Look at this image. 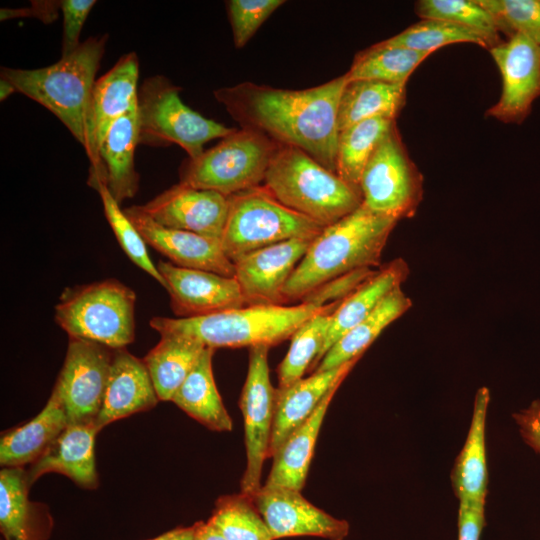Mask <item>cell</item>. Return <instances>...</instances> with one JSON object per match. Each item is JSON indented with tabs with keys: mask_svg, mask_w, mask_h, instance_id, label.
<instances>
[{
	"mask_svg": "<svg viewBox=\"0 0 540 540\" xmlns=\"http://www.w3.org/2000/svg\"><path fill=\"white\" fill-rule=\"evenodd\" d=\"M363 205L397 221L415 216L424 195V177L412 161L397 124L381 139L362 173Z\"/></svg>",
	"mask_w": 540,
	"mask_h": 540,
	"instance_id": "10",
	"label": "cell"
},
{
	"mask_svg": "<svg viewBox=\"0 0 540 540\" xmlns=\"http://www.w3.org/2000/svg\"><path fill=\"white\" fill-rule=\"evenodd\" d=\"M485 525V504L459 502L458 540H480Z\"/></svg>",
	"mask_w": 540,
	"mask_h": 540,
	"instance_id": "46",
	"label": "cell"
},
{
	"mask_svg": "<svg viewBox=\"0 0 540 540\" xmlns=\"http://www.w3.org/2000/svg\"><path fill=\"white\" fill-rule=\"evenodd\" d=\"M340 302L328 304L293 334L289 350L277 368L279 388L293 384L309 371L321 351L331 315Z\"/></svg>",
	"mask_w": 540,
	"mask_h": 540,
	"instance_id": "35",
	"label": "cell"
},
{
	"mask_svg": "<svg viewBox=\"0 0 540 540\" xmlns=\"http://www.w3.org/2000/svg\"><path fill=\"white\" fill-rule=\"evenodd\" d=\"M195 529L196 524L190 527H177L149 540H192Z\"/></svg>",
	"mask_w": 540,
	"mask_h": 540,
	"instance_id": "48",
	"label": "cell"
},
{
	"mask_svg": "<svg viewBox=\"0 0 540 540\" xmlns=\"http://www.w3.org/2000/svg\"><path fill=\"white\" fill-rule=\"evenodd\" d=\"M312 240L291 239L240 257L234 262L246 306L286 305L283 289Z\"/></svg>",
	"mask_w": 540,
	"mask_h": 540,
	"instance_id": "16",
	"label": "cell"
},
{
	"mask_svg": "<svg viewBox=\"0 0 540 540\" xmlns=\"http://www.w3.org/2000/svg\"><path fill=\"white\" fill-rule=\"evenodd\" d=\"M108 38L107 34L91 36L49 66L1 67L0 77L54 114L82 145L85 113Z\"/></svg>",
	"mask_w": 540,
	"mask_h": 540,
	"instance_id": "3",
	"label": "cell"
},
{
	"mask_svg": "<svg viewBox=\"0 0 540 540\" xmlns=\"http://www.w3.org/2000/svg\"><path fill=\"white\" fill-rule=\"evenodd\" d=\"M411 306V298L401 287L390 292L367 317L347 331L326 352L314 372L338 368L360 358L381 332Z\"/></svg>",
	"mask_w": 540,
	"mask_h": 540,
	"instance_id": "29",
	"label": "cell"
},
{
	"mask_svg": "<svg viewBox=\"0 0 540 540\" xmlns=\"http://www.w3.org/2000/svg\"><path fill=\"white\" fill-rule=\"evenodd\" d=\"M278 146L255 131L235 129L200 156L187 157L179 182L227 197L260 186Z\"/></svg>",
	"mask_w": 540,
	"mask_h": 540,
	"instance_id": "9",
	"label": "cell"
},
{
	"mask_svg": "<svg viewBox=\"0 0 540 540\" xmlns=\"http://www.w3.org/2000/svg\"><path fill=\"white\" fill-rule=\"evenodd\" d=\"M269 348L265 345L250 348L248 372L239 401L247 459L241 493L252 498L262 488V468L269 457L274 421L276 389L270 380Z\"/></svg>",
	"mask_w": 540,
	"mask_h": 540,
	"instance_id": "11",
	"label": "cell"
},
{
	"mask_svg": "<svg viewBox=\"0 0 540 540\" xmlns=\"http://www.w3.org/2000/svg\"><path fill=\"white\" fill-rule=\"evenodd\" d=\"M489 52L500 71L502 91L485 115L505 124H522L540 97V45L516 34Z\"/></svg>",
	"mask_w": 540,
	"mask_h": 540,
	"instance_id": "14",
	"label": "cell"
},
{
	"mask_svg": "<svg viewBox=\"0 0 540 540\" xmlns=\"http://www.w3.org/2000/svg\"><path fill=\"white\" fill-rule=\"evenodd\" d=\"M16 89L11 82L0 77V100H7L12 94L16 93Z\"/></svg>",
	"mask_w": 540,
	"mask_h": 540,
	"instance_id": "49",
	"label": "cell"
},
{
	"mask_svg": "<svg viewBox=\"0 0 540 540\" xmlns=\"http://www.w3.org/2000/svg\"><path fill=\"white\" fill-rule=\"evenodd\" d=\"M30 484L22 467H4L0 472V530L5 540H38L35 535Z\"/></svg>",
	"mask_w": 540,
	"mask_h": 540,
	"instance_id": "34",
	"label": "cell"
},
{
	"mask_svg": "<svg viewBox=\"0 0 540 540\" xmlns=\"http://www.w3.org/2000/svg\"><path fill=\"white\" fill-rule=\"evenodd\" d=\"M429 55L404 47L386 45L381 41L357 52L345 74L348 81L375 80L406 85L413 71Z\"/></svg>",
	"mask_w": 540,
	"mask_h": 540,
	"instance_id": "32",
	"label": "cell"
},
{
	"mask_svg": "<svg viewBox=\"0 0 540 540\" xmlns=\"http://www.w3.org/2000/svg\"><path fill=\"white\" fill-rule=\"evenodd\" d=\"M157 269L177 318L201 317L246 306L235 277L179 267L163 260L158 262Z\"/></svg>",
	"mask_w": 540,
	"mask_h": 540,
	"instance_id": "15",
	"label": "cell"
},
{
	"mask_svg": "<svg viewBox=\"0 0 540 540\" xmlns=\"http://www.w3.org/2000/svg\"><path fill=\"white\" fill-rule=\"evenodd\" d=\"M254 504L273 538L315 536L344 540L349 523L337 519L307 501L300 490L262 486Z\"/></svg>",
	"mask_w": 540,
	"mask_h": 540,
	"instance_id": "17",
	"label": "cell"
},
{
	"mask_svg": "<svg viewBox=\"0 0 540 540\" xmlns=\"http://www.w3.org/2000/svg\"><path fill=\"white\" fill-rule=\"evenodd\" d=\"M139 145L137 106L118 118L110 127L99 151L105 184L121 204L135 196L139 174L135 169V150Z\"/></svg>",
	"mask_w": 540,
	"mask_h": 540,
	"instance_id": "27",
	"label": "cell"
},
{
	"mask_svg": "<svg viewBox=\"0 0 540 540\" xmlns=\"http://www.w3.org/2000/svg\"><path fill=\"white\" fill-rule=\"evenodd\" d=\"M284 3L283 0L226 1L235 47H244L262 24Z\"/></svg>",
	"mask_w": 540,
	"mask_h": 540,
	"instance_id": "41",
	"label": "cell"
},
{
	"mask_svg": "<svg viewBox=\"0 0 540 540\" xmlns=\"http://www.w3.org/2000/svg\"><path fill=\"white\" fill-rule=\"evenodd\" d=\"M489 403L488 387H480L474 398L466 440L451 472L452 487L459 502L486 504L488 494L486 421Z\"/></svg>",
	"mask_w": 540,
	"mask_h": 540,
	"instance_id": "24",
	"label": "cell"
},
{
	"mask_svg": "<svg viewBox=\"0 0 540 540\" xmlns=\"http://www.w3.org/2000/svg\"><path fill=\"white\" fill-rule=\"evenodd\" d=\"M395 124L394 119L371 118L340 131L336 173L344 181L359 186L364 168L375 148Z\"/></svg>",
	"mask_w": 540,
	"mask_h": 540,
	"instance_id": "33",
	"label": "cell"
},
{
	"mask_svg": "<svg viewBox=\"0 0 540 540\" xmlns=\"http://www.w3.org/2000/svg\"><path fill=\"white\" fill-rule=\"evenodd\" d=\"M414 11L421 19H439L472 29L489 41L491 49L503 41L494 18L478 0H419Z\"/></svg>",
	"mask_w": 540,
	"mask_h": 540,
	"instance_id": "38",
	"label": "cell"
},
{
	"mask_svg": "<svg viewBox=\"0 0 540 540\" xmlns=\"http://www.w3.org/2000/svg\"><path fill=\"white\" fill-rule=\"evenodd\" d=\"M358 360L359 358L351 360L331 370L313 372L307 378L276 389L269 457L313 414L328 390L337 382L343 381Z\"/></svg>",
	"mask_w": 540,
	"mask_h": 540,
	"instance_id": "23",
	"label": "cell"
},
{
	"mask_svg": "<svg viewBox=\"0 0 540 540\" xmlns=\"http://www.w3.org/2000/svg\"><path fill=\"white\" fill-rule=\"evenodd\" d=\"M377 269H362L337 277L306 296L300 303H310L318 307L340 301L352 293Z\"/></svg>",
	"mask_w": 540,
	"mask_h": 540,
	"instance_id": "43",
	"label": "cell"
},
{
	"mask_svg": "<svg viewBox=\"0 0 540 540\" xmlns=\"http://www.w3.org/2000/svg\"><path fill=\"white\" fill-rule=\"evenodd\" d=\"M68 420L54 387L44 408L29 422L5 432L0 440V464L22 467L35 462L67 427Z\"/></svg>",
	"mask_w": 540,
	"mask_h": 540,
	"instance_id": "25",
	"label": "cell"
},
{
	"mask_svg": "<svg viewBox=\"0 0 540 540\" xmlns=\"http://www.w3.org/2000/svg\"><path fill=\"white\" fill-rule=\"evenodd\" d=\"M347 81L343 74L300 90L242 82L216 89L213 95L240 128L296 147L336 173L337 112Z\"/></svg>",
	"mask_w": 540,
	"mask_h": 540,
	"instance_id": "1",
	"label": "cell"
},
{
	"mask_svg": "<svg viewBox=\"0 0 540 540\" xmlns=\"http://www.w3.org/2000/svg\"><path fill=\"white\" fill-rule=\"evenodd\" d=\"M342 382H337L328 390L313 414L295 429L274 453L265 486L302 490L322 421Z\"/></svg>",
	"mask_w": 540,
	"mask_h": 540,
	"instance_id": "26",
	"label": "cell"
},
{
	"mask_svg": "<svg viewBox=\"0 0 540 540\" xmlns=\"http://www.w3.org/2000/svg\"><path fill=\"white\" fill-rule=\"evenodd\" d=\"M208 522L226 540H273L253 498L243 493L220 497Z\"/></svg>",
	"mask_w": 540,
	"mask_h": 540,
	"instance_id": "37",
	"label": "cell"
},
{
	"mask_svg": "<svg viewBox=\"0 0 540 540\" xmlns=\"http://www.w3.org/2000/svg\"><path fill=\"white\" fill-rule=\"evenodd\" d=\"M99 431L96 423L68 424L48 449L31 464L27 472L29 484L44 474L59 473L82 488H96L95 438Z\"/></svg>",
	"mask_w": 540,
	"mask_h": 540,
	"instance_id": "21",
	"label": "cell"
},
{
	"mask_svg": "<svg viewBox=\"0 0 540 540\" xmlns=\"http://www.w3.org/2000/svg\"><path fill=\"white\" fill-rule=\"evenodd\" d=\"M142 210L158 224L192 232L220 243L228 214V197L178 182L155 196Z\"/></svg>",
	"mask_w": 540,
	"mask_h": 540,
	"instance_id": "18",
	"label": "cell"
},
{
	"mask_svg": "<svg viewBox=\"0 0 540 540\" xmlns=\"http://www.w3.org/2000/svg\"><path fill=\"white\" fill-rule=\"evenodd\" d=\"M139 58L129 52L98 78L93 86L84 120L82 146L90 162L87 183H105L106 177L99 158L102 142L113 123L137 106Z\"/></svg>",
	"mask_w": 540,
	"mask_h": 540,
	"instance_id": "12",
	"label": "cell"
},
{
	"mask_svg": "<svg viewBox=\"0 0 540 540\" xmlns=\"http://www.w3.org/2000/svg\"><path fill=\"white\" fill-rule=\"evenodd\" d=\"M507 38L519 34L540 45V0H478Z\"/></svg>",
	"mask_w": 540,
	"mask_h": 540,
	"instance_id": "40",
	"label": "cell"
},
{
	"mask_svg": "<svg viewBox=\"0 0 540 540\" xmlns=\"http://www.w3.org/2000/svg\"><path fill=\"white\" fill-rule=\"evenodd\" d=\"M158 401L143 359L125 348L113 350L104 398L96 419L99 429L137 412L150 410Z\"/></svg>",
	"mask_w": 540,
	"mask_h": 540,
	"instance_id": "20",
	"label": "cell"
},
{
	"mask_svg": "<svg viewBox=\"0 0 540 540\" xmlns=\"http://www.w3.org/2000/svg\"><path fill=\"white\" fill-rule=\"evenodd\" d=\"M160 336V341L143 361L159 400L171 401L206 347L180 334L167 333Z\"/></svg>",
	"mask_w": 540,
	"mask_h": 540,
	"instance_id": "31",
	"label": "cell"
},
{
	"mask_svg": "<svg viewBox=\"0 0 540 540\" xmlns=\"http://www.w3.org/2000/svg\"><path fill=\"white\" fill-rule=\"evenodd\" d=\"M327 306L310 303L245 306L195 318L155 316L149 324L160 335H184L212 349L271 347L291 338L303 323Z\"/></svg>",
	"mask_w": 540,
	"mask_h": 540,
	"instance_id": "4",
	"label": "cell"
},
{
	"mask_svg": "<svg viewBox=\"0 0 540 540\" xmlns=\"http://www.w3.org/2000/svg\"><path fill=\"white\" fill-rule=\"evenodd\" d=\"M410 273L401 257L380 266L369 278L345 297L331 315L321 351L309 371H315L326 352L352 327L367 317L393 290L401 287Z\"/></svg>",
	"mask_w": 540,
	"mask_h": 540,
	"instance_id": "22",
	"label": "cell"
},
{
	"mask_svg": "<svg viewBox=\"0 0 540 540\" xmlns=\"http://www.w3.org/2000/svg\"><path fill=\"white\" fill-rule=\"evenodd\" d=\"M61 0H34L29 7L0 9V20L7 21L17 18H35L45 24L58 19Z\"/></svg>",
	"mask_w": 540,
	"mask_h": 540,
	"instance_id": "45",
	"label": "cell"
},
{
	"mask_svg": "<svg viewBox=\"0 0 540 540\" xmlns=\"http://www.w3.org/2000/svg\"><path fill=\"white\" fill-rule=\"evenodd\" d=\"M95 0H61L63 16L61 57L72 54L80 45V35Z\"/></svg>",
	"mask_w": 540,
	"mask_h": 540,
	"instance_id": "42",
	"label": "cell"
},
{
	"mask_svg": "<svg viewBox=\"0 0 540 540\" xmlns=\"http://www.w3.org/2000/svg\"><path fill=\"white\" fill-rule=\"evenodd\" d=\"M399 221L375 213L363 204L351 214L324 227L287 281L286 305L299 303L321 285L362 269H375L390 234Z\"/></svg>",
	"mask_w": 540,
	"mask_h": 540,
	"instance_id": "2",
	"label": "cell"
},
{
	"mask_svg": "<svg viewBox=\"0 0 540 540\" xmlns=\"http://www.w3.org/2000/svg\"><path fill=\"white\" fill-rule=\"evenodd\" d=\"M406 104V85L375 80L347 81L338 104L339 132L371 118L394 119Z\"/></svg>",
	"mask_w": 540,
	"mask_h": 540,
	"instance_id": "30",
	"label": "cell"
},
{
	"mask_svg": "<svg viewBox=\"0 0 540 540\" xmlns=\"http://www.w3.org/2000/svg\"><path fill=\"white\" fill-rule=\"evenodd\" d=\"M263 183L283 205L324 227L363 204L359 186L344 181L293 146H278Z\"/></svg>",
	"mask_w": 540,
	"mask_h": 540,
	"instance_id": "5",
	"label": "cell"
},
{
	"mask_svg": "<svg viewBox=\"0 0 540 540\" xmlns=\"http://www.w3.org/2000/svg\"><path fill=\"white\" fill-rule=\"evenodd\" d=\"M192 540H226L225 537L208 521L198 522Z\"/></svg>",
	"mask_w": 540,
	"mask_h": 540,
	"instance_id": "47",
	"label": "cell"
},
{
	"mask_svg": "<svg viewBox=\"0 0 540 540\" xmlns=\"http://www.w3.org/2000/svg\"><path fill=\"white\" fill-rule=\"evenodd\" d=\"M113 349L89 340L69 338L58 390L68 424L96 423L109 376Z\"/></svg>",
	"mask_w": 540,
	"mask_h": 540,
	"instance_id": "13",
	"label": "cell"
},
{
	"mask_svg": "<svg viewBox=\"0 0 540 540\" xmlns=\"http://www.w3.org/2000/svg\"><path fill=\"white\" fill-rule=\"evenodd\" d=\"M180 91V87L162 75L142 82L137 97L139 145L176 144L193 159L204 152L206 143L222 139L235 129L194 111L182 101Z\"/></svg>",
	"mask_w": 540,
	"mask_h": 540,
	"instance_id": "8",
	"label": "cell"
},
{
	"mask_svg": "<svg viewBox=\"0 0 540 540\" xmlns=\"http://www.w3.org/2000/svg\"><path fill=\"white\" fill-rule=\"evenodd\" d=\"M92 188L100 196L106 219L124 253L135 265L166 288L157 265H154L148 254L145 240L127 217L124 209H121L120 204L112 196L106 184L98 181Z\"/></svg>",
	"mask_w": 540,
	"mask_h": 540,
	"instance_id": "39",
	"label": "cell"
},
{
	"mask_svg": "<svg viewBox=\"0 0 540 540\" xmlns=\"http://www.w3.org/2000/svg\"><path fill=\"white\" fill-rule=\"evenodd\" d=\"M146 244L166 256L172 264L234 277L230 261L216 240L178 229L164 227L146 214L140 205L124 209Z\"/></svg>",
	"mask_w": 540,
	"mask_h": 540,
	"instance_id": "19",
	"label": "cell"
},
{
	"mask_svg": "<svg viewBox=\"0 0 540 540\" xmlns=\"http://www.w3.org/2000/svg\"><path fill=\"white\" fill-rule=\"evenodd\" d=\"M135 302V292L114 278L67 287L55 306V321L69 338L121 349L134 340Z\"/></svg>",
	"mask_w": 540,
	"mask_h": 540,
	"instance_id": "6",
	"label": "cell"
},
{
	"mask_svg": "<svg viewBox=\"0 0 540 540\" xmlns=\"http://www.w3.org/2000/svg\"><path fill=\"white\" fill-rule=\"evenodd\" d=\"M220 246L233 263L255 250L291 239L313 240L324 226L279 202L264 185L228 197Z\"/></svg>",
	"mask_w": 540,
	"mask_h": 540,
	"instance_id": "7",
	"label": "cell"
},
{
	"mask_svg": "<svg viewBox=\"0 0 540 540\" xmlns=\"http://www.w3.org/2000/svg\"><path fill=\"white\" fill-rule=\"evenodd\" d=\"M212 348L206 347L171 401L212 431L232 430V419L218 392L212 369Z\"/></svg>",
	"mask_w": 540,
	"mask_h": 540,
	"instance_id": "28",
	"label": "cell"
},
{
	"mask_svg": "<svg viewBox=\"0 0 540 540\" xmlns=\"http://www.w3.org/2000/svg\"><path fill=\"white\" fill-rule=\"evenodd\" d=\"M512 418L523 441L540 455V398L513 413Z\"/></svg>",
	"mask_w": 540,
	"mask_h": 540,
	"instance_id": "44",
	"label": "cell"
},
{
	"mask_svg": "<svg viewBox=\"0 0 540 540\" xmlns=\"http://www.w3.org/2000/svg\"><path fill=\"white\" fill-rule=\"evenodd\" d=\"M382 42L386 45L404 47L429 54L443 46L455 43H473L488 51L491 49L489 41L482 34L439 19H421L399 34Z\"/></svg>",
	"mask_w": 540,
	"mask_h": 540,
	"instance_id": "36",
	"label": "cell"
}]
</instances>
